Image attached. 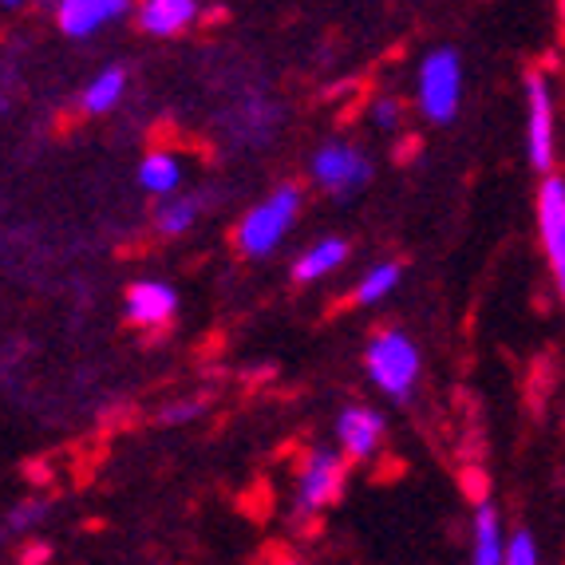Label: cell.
<instances>
[{"label": "cell", "instance_id": "obj_7", "mask_svg": "<svg viewBox=\"0 0 565 565\" xmlns=\"http://www.w3.org/2000/svg\"><path fill=\"white\" fill-rule=\"evenodd\" d=\"M526 92H530V159H534L537 170H546L554 162V111H550L546 79L530 76Z\"/></svg>", "mask_w": 565, "mask_h": 565}, {"label": "cell", "instance_id": "obj_6", "mask_svg": "<svg viewBox=\"0 0 565 565\" xmlns=\"http://www.w3.org/2000/svg\"><path fill=\"white\" fill-rule=\"evenodd\" d=\"M312 170H317V182L337 190V194H349V190H356L360 182H367V174H372L364 154L352 151V147H340V142L324 147V151L317 154V167Z\"/></svg>", "mask_w": 565, "mask_h": 565}, {"label": "cell", "instance_id": "obj_8", "mask_svg": "<svg viewBox=\"0 0 565 565\" xmlns=\"http://www.w3.org/2000/svg\"><path fill=\"white\" fill-rule=\"evenodd\" d=\"M337 435L344 451H349V459H367L380 447V439H384V415L367 412V407H349V412L340 415Z\"/></svg>", "mask_w": 565, "mask_h": 565}, {"label": "cell", "instance_id": "obj_12", "mask_svg": "<svg viewBox=\"0 0 565 565\" xmlns=\"http://www.w3.org/2000/svg\"><path fill=\"white\" fill-rule=\"evenodd\" d=\"M471 565H502V526L499 510L479 502L475 510V562Z\"/></svg>", "mask_w": 565, "mask_h": 565}, {"label": "cell", "instance_id": "obj_16", "mask_svg": "<svg viewBox=\"0 0 565 565\" xmlns=\"http://www.w3.org/2000/svg\"><path fill=\"white\" fill-rule=\"evenodd\" d=\"M194 214H199V199L170 202V206L159 210V230H162V234H182V230H190Z\"/></svg>", "mask_w": 565, "mask_h": 565}, {"label": "cell", "instance_id": "obj_11", "mask_svg": "<svg viewBox=\"0 0 565 565\" xmlns=\"http://www.w3.org/2000/svg\"><path fill=\"white\" fill-rule=\"evenodd\" d=\"M194 20V0H147L142 4V29L154 36H174Z\"/></svg>", "mask_w": 565, "mask_h": 565}, {"label": "cell", "instance_id": "obj_13", "mask_svg": "<svg viewBox=\"0 0 565 565\" xmlns=\"http://www.w3.org/2000/svg\"><path fill=\"white\" fill-rule=\"evenodd\" d=\"M344 257H349V245L340 242V237H332V242H321L317 249H309V254L297 262L292 274H297V281H317L321 274H332Z\"/></svg>", "mask_w": 565, "mask_h": 565}, {"label": "cell", "instance_id": "obj_10", "mask_svg": "<svg viewBox=\"0 0 565 565\" xmlns=\"http://www.w3.org/2000/svg\"><path fill=\"white\" fill-rule=\"evenodd\" d=\"M127 309H131L135 324H167L170 312H174V292L167 285L142 281L127 292Z\"/></svg>", "mask_w": 565, "mask_h": 565}, {"label": "cell", "instance_id": "obj_18", "mask_svg": "<svg viewBox=\"0 0 565 565\" xmlns=\"http://www.w3.org/2000/svg\"><path fill=\"white\" fill-rule=\"evenodd\" d=\"M44 514H47V502H40V499L20 502V507L9 514V530L12 534H32V530L44 522Z\"/></svg>", "mask_w": 565, "mask_h": 565}, {"label": "cell", "instance_id": "obj_9", "mask_svg": "<svg viewBox=\"0 0 565 565\" xmlns=\"http://www.w3.org/2000/svg\"><path fill=\"white\" fill-rule=\"evenodd\" d=\"M122 12H127V0H60V29L67 36H92L99 24Z\"/></svg>", "mask_w": 565, "mask_h": 565}, {"label": "cell", "instance_id": "obj_23", "mask_svg": "<svg viewBox=\"0 0 565 565\" xmlns=\"http://www.w3.org/2000/svg\"><path fill=\"white\" fill-rule=\"evenodd\" d=\"M9 4H12V0H9Z\"/></svg>", "mask_w": 565, "mask_h": 565}, {"label": "cell", "instance_id": "obj_1", "mask_svg": "<svg viewBox=\"0 0 565 565\" xmlns=\"http://www.w3.org/2000/svg\"><path fill=\"white\" fill-rule=\"evenodd\" d=\"M367 372L387 396L407 404L415 380H419V352L404 332H380L367 349Z\"/></svg>", "mask_w": 565, "mask_h": 565}, {"label": "cell", "instance_id": "obj_21", "mask_svg": "<svg viewBox=\"0 0 565 565\" xmlns=\"http://www.w3.org/2000/svg\"><path fill=\"white\" fill-rule=\"evenodd\" d=\"M396 115H399V104H396V99H387V104H380V107H376V119L384 122V127H387L392 119H396Z\"/></svg>", "mask_w": 565, "mask_h": 565}, {"label": "cell", "instance_id": "obj_22", "mask_svg": "<svg viewBox=\"0 0 565 565\" xmlns=\"http://www.w3.org/2000/svg\"><path fill=\"white\" fill-rule=\"evenodd\" d=\"M277 565H305V562H301V557H281Z\"/></svg>", "mask_w": 565, "mask_h": 565}, {"label": "cell", "instance_id": "obj_5", "mask_svg": "<svg viewBox=\"0 0 565 565\" xmlns=\"http://www.w3.org/2000/svg\"><path fill=\"white\" fill-rule=\"evenodd\" d=\"M537 217H542V242L554 277H565V186L562 179H546L542 199H537Z\"/></svg>", "mask_w": 565, "mask_h": 565}, {"label": "cell", "instance_id": "obj_19", "mask_svg": "<svg viewBox=\"0 0 565 565\" xmlns=\"http://www.w3.org/2000/svg\"><path fill=\"white\" fill-rule=\"evenodd\" d=\"M502 565H537V546L526 530H519L514 542H510V550H502Z\"/></svg>", "mask_w": 565, "mask_h": 565}, {"label": "cell", "instance_id": "obj_15", "mask_svg": "<svg viewBox=\"0 0 565 565\" xmlns=\"http://www.w3.org/2000/svg\"><path fill=\"white\" fill-rule=\"evenodd\" d=\"M139 182L147 190H154V194H170V190L179 186V162H174V154L167 151L147 154V162L139 167Z\"/></svg>", "mask_w": 565, "mask_h": 565}, {"label": "cell", "instance_id": "obj_4", "mask_svg": "<svg viewBox=\"0 0 565 565\" xmlns=\"http://www.w3.org/2000/svg\"><path fill=\"white\" fill-rule=\"evenodd\" d=\"M340 490H344V459L332 451H312L309 462H305L301 471V490H297V519H312V514H321L324 507L340 499Z\"/></svg>", "mask_w": 565, "mask_h": 565}, {"label": "cell", "instance_id": "obj_14", "mask_svg": "<svg viewBox=\"0 0 565 565\" xmlns=\"http://www.w3.org/2000/svg\"><path fill=\"white\" fill-rule=\"evenodd\" d=\"M122 87H127V72H122V67H107L104 76H99L92 87H87V95H84V107H87V111H92V115H104V111H111V107L119 104Z\"/></svg>", "mask_w": 565, "mask_h": 565}, {"label": "cell", "instance_id": "obj_20", "mask_svg": "<svg viewBox=\"0 0 565 565\" xmlns=\"http://www.w3.org/2000/svg\"><path fill=\"white\" fill-rule=\"evenodd\" d=\"M202 412L199 399H186V404H174L162 412V424H186V419H194V415Z\"/></svg>", "mask_w": 565, "mask_h": 565}, {"label": "cell", "instance_id": "obj_3", "mask_svg": "<svg viewBox=\"0 0 565 565\" xmlns=\"http://www.w3.org/2000/svg\"><path fill=\"white\" fill-rule=\"evenodd\" d=\"M419 107L431 122H451L459 111V60L455 52H435L419 72Z\"/></svg>", "mask_w": 565, "mask_h": 565}, {"label": "cell", "instance_id": "obj_17", "mask_svg": "<svg viewBox=\"0 0 565 565\" xmlns=\"http://www.w3.org/2000/svg\"><path fill=\"white\" fill-rule=\"evenodd\" d=\"M396 281H399V265H380V269H372V274H367V281L356 289V301L360 305L380 301V297H384V292L392 289Z\"/></svg>", "mask_w": 565, "mask_h": 565}, {"label": "cell", "instance_id": "obj_2", "mask_svg": "<svg viewBox=\"0 0 565 565\" xmlns=\"http://www.w3.org/2000/svg\"><path fill=\"white\" fill-rule=\"evenodd\" d=\"M297 206H301V194H297L292 186L277 190L274 199L262 202V206L242 222V230H237V245H242V254H249V257L269 254V249L281 242L285 230L292 226Z\"/></svg>", "mask_w": 565, "mask_h": 565}]
</instances>
